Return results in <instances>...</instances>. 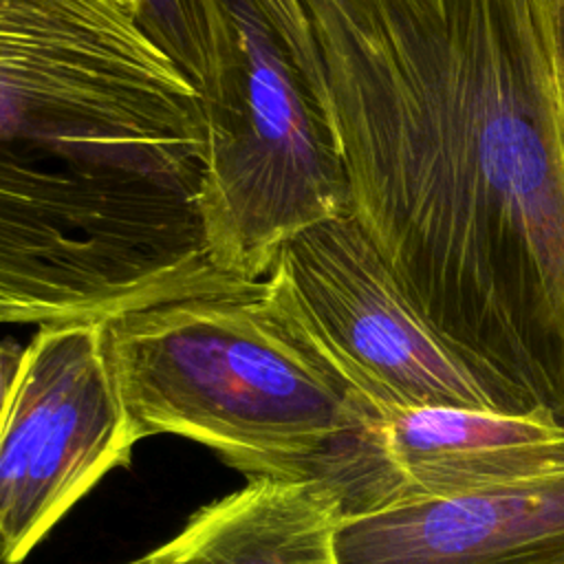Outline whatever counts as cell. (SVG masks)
Segmentation results:
<instances>
[{
  "label": "cell",
  "instance_id": "6da1fadb",
  "mask_svg": "<svg viewBox=\"0 0 564 564\" xmlns=\"http://www.w3.org/2000/svg\"><path fill=\"white\" fill-rule=\"evenodd\" d=\"M348 214L452 344L564 419V152L535 0H302Z\"/></svg>",
  "mask_w": 564,
  "mask_h": 564
},
{
  "label": "cell",
  "instance_id": "7a4b0ae2",
  "mask_svg": "<svg viewBox=\"0 0 564 564\" xmlns=\"http://www.w3.org/2000/svg\"><path fill=\"white\" fill-rule=\"evenodd\" d=\"M104 335L141 441L185 436L247 480L319 482L357 513L381 412L311 335L278 262L258 282L112 315Z\"/></svg>",
  "mask_w": 564,
  "mask_h": 564
},
{
  "label": "cell",
  "instance_id": "3957f363",
  "mask_svg": "<svg viewBox=\"0 0 564 564\" xmlns=\"http://www.w3.org/2000/svg\"><path fill=\"white\" fill-rule=\"evenodd\" d=\"M0 148L156 183L194 203L205 104L115 0H0Z\"/></svg>",
  "mask_w": 564,
  "mask_h": 564
},
{
  "label": "cell",
  "instance_id": "277c9868",
  "mask_svg": "<svg viewBox=\"0 0 564 564\" xmlns=\"http://www.w3.org/2000/svg\"><path fill=\"white\" fill-rule=\"evenodd\" d=\"M236 53L205 108L207 156L194 209L212 264L240 282L269 275L302 231L348 214L328 119L251 0H227Z\"/></svg>",
  "mask_w": 564,
  "mask_h": 564
},
{
  "label": "cell",
  "instance_id": "5b68a950",
  "mask_svg": "<svg viewBox=\"0 0 564 564\" xmlns=\"http://www.w3.org/2000/svg\"><path fill=\"white\" fill-rule=\"evenodd\" d=\"M278 264L311 335L381 414L416 405L540 408L434 328L350 214L302 231Z\"/></svg>",
  "mask_w": 564,
  "mask_h": 564
},
{
  "label": "cell",
  "instance_id": "8992f818",
  "mask_svg": "<svg viewBox=\"0 0 564 564\" xmlns=\"http://www.w3.org/2000/svg\"><path fill=\"white\" fill-rule=\"evenodd\" d=\"M106 319L37 326L0 419V564H20L141 441L106 350Z\"/></svg>",
  "mask_w": 564,
  "mask_h": 564
},
{
  "label": "cell",
  "instance_id": "52a82bcc",
  "mask_svg": "<svg viewBox=\"0 0 564 564\" xmlns=\"http://www.w3.org/2000/svg\"><path fill=\"white\" fill-rule=\"evenodd\" d=\"M557 471H564V419L546 405L527 412L397 408L368 430L361 513Z\"/></svg>",
  "mask_w": 564,
  "mask_h": 564
},
{
  "label": "cell",
  "instance_id": "ba28073f",
  "mask_svg": "<svg viewBox=\"0 0 564 564\" xmlns=\"http://www.w3.org/2000/svg\"><path fill=\"white\" fill-rule=\"evenodd\" d=\"M339 564H564V471L344 518Z\"/></svg>",
  "mask_w": 564,
  "mask_h": 564
},
{
  "label": "cell",
  "instance_id": "9c48e42d",
  "mask_svg": "<svg viewBox=\"0 0 564 564\" xmlns=\"http://www.w3.org/2000/svg\"><path fill=\"white\" fill-rule=\"evenodd\" d=\"M339 498L319 482L251 478L200 507L154 564H339Z\"/></svg>",
  "mask_w": 564,
  "mask_h": 564
},
{
  "label": "cell",
  "instance_id": "30bf717a",
  "mask_svg": "<svg viewBox=\"0 0 564 564\" xmlns=\"http://www.w3.org/2000/svg\"><path fill=\"white\" fill-rule=\"evenodd\" d=\"M535 11L544 40L560 143L564 152V0H535Z\"/></svg>",
  "mask_w": 564,
  "mask_h": 564
},
{
  "label": "cell",
  "instance_id": "8fae6325",
  "mask_svg": "<svg viewBox=\"0 0 564 564\" xmlns=\"http://www.w3.org/2000/svg\"><path fill=\"white\" fill-rule=\"evenodd\" d=\"M24 352H26V346H22L18 339H13V337L0 339V419L7 410L9 397L18 381V375H20V368L24 361Z\"/></svg>",
  "mask_w": 564,
  "mask_h": 564
},
{
  "label": "cell",
  "instance_id": "7c38bea8",
  "mask_svg": "<svg viewBox=\"0 0 564 564\" xmlns=\"http://www.w3.org/2000/svg\"><path fill=\"white\" fill-rule=\"evenodd\" d=\"M115 2H119V4H123V7H128V9H132L134 13H139L141 7H143V0H115Z\"/></svg>",
  "mask_w": 564,
  "mask_h": 564
},
{
  "label": "cell",
  "instance_id": "4fadbf2b",
  "mask_svg": "<svg viewBox=\"0 0 564 564\" xmlns=\"http://www.w3.org/2000/svg\"><path fill=\"white\" fill-rule=\"evenodd\" d=\"M123 564H154L150 557H148V553L143 555V557H137V560H130V562H123Z\"/></svg>",
  "mask_w": 564,
  "mask_h": 564
}]
</instances>
